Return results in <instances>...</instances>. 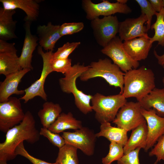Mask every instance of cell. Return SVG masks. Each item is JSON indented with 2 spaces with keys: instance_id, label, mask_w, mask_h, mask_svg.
<instances>
[{
  "instance_id": "cell-5",
  "label": "cell",
  "mask_w": 164,
  "mask_h": 164,
  "mask_svg": "<svg viewBox=\"0 0 164 164\" xmlns=\"http://www.w3.org/2000/svg\"><path fill=\"white\" fill-rule=\"evenodd\" d=\"M91 101L92 110L95 112V118L101 124L113 122L127 100L120 93L108 96L97 93L93 96Z\"/></svg>"
},
{
  "instance_id": "cell-3",
  "label": "cell",
  "mask_w": 164,
  "mask_h": 164,
  "mask_svg": "<svg viewBox=\"0 0 164 164\" xmlns=\"http://www.w3.org/2000/svg\"><path fill=\"white\" fill-rule=\"evenodd\" d=\"M89 65L85 66L79 63L73 66L71 69L64 74L65 77L59 79V83L63 92L68 94L72 93L74 97L75 104L79 110L86 114L93 111L90 101L93 96L86 94L77 87L76 79L87 70Z\"/></svg>"
},
{
  "instance_id": "cell-34",
  "label": "cell",
  "mask_w": 164,
  "mask_h": 164,
  "mask_svg": "<svg viewBox=\"0 0 164 164\" xmlns=\"http://www.w3.org/2000/svg\"><path fill=\"white\" fill-rule=\"evenodd\" d=\"M84 26L82 22L64 23L60 26V34L62 36L71 35L80 32Z\"/></svg>"
},
{
  "instance_id": "cell-21",
  "label": "cell",
  "mask_w": 164,
  "mask_h": 164,
  "mask_svg": "<svg viewBox=\"0 0 164 164\" xmlns=\"http://www.w3.org/2000/svg\"><path fill=\"white\" fill-rule=\"evenodd\" d=\"M15 47L0 52V74L5 76L22 70Z\"/></svg>"
},
{
  "instance_id": "cell-8",
  "label": "cell",
  "mask_w": 164,
  "mask_h": 164,
  "mask_svg": "<svg viewBox=\"0 0 164 164\" xmlns=\"http://www.w3.org/2000/svg\"><path fill=\"white\" fill-rule=\"evenodd\" d=\"M103 54L110 57L113 63L117 65L124 73L133 69H137L139 62L133 60L127 53L123 42L119 36H116L101 50Z\"/></svg>"
},
{
  "instance_id": "cell-42",
  "label": "cell",
  "mask_w": 164,
  "mask_h": 164,
  "mask_svg": "<svg viewBox=\"0 0 164 164\" xmlns=\"http://www.w3.org/2000/svg\"><path fill=\"white\" fill-rule=\"evenodd\" d=\"M163 68V69H164V64L162 66Z\"/></svg>"
},
{
  "instance_id": "cell-32",
  "label": "cell",
  "mask_w": 164,
  "mask_h": 164,
  "mask_svg": "<svg viewBox=\"0 0 164 164\" xmlns=\"http://www.w3.org/2000/svg\"><path fill=\"white\" fill-rule=\"evenodd\" d=\"M135 1L141 8V14L145 15L147 17L146 27L148 31L151 28L152 17L155 15L156 12L153 9L149 0H136Z\"/></svg>"
},
{
  "instance_id": "cell-20",
  "label": "cell",
  "mask_w": 164,
  "mask_h": 164,
  "mask_svg": "<svg viewBox=\"0 0 164 164\" xmlns=\"http://www.w3.org/2000/svg\"><path fill=\"white\" fill-rule=\"evenodd\" d=\"M15 10L0 8V40L7 41L17 38L15 33L17 21L13 19Z\"/></svg>"
},
{
  "instance_id": "cell-2",
  "label": "cell",
  "mask_w": 164,
  "mask_h": 164,
  "mask_svg": "<svg viewBox=\"0 0 164 164\" xmlns=\"http://www.w3.org/2000/svg\"><path fill=\"white\" fill-rule=\"evenodd\" d=\"M155 87L154 74L145 66L125 73L122 95L126 99L134 97L139 102Z\"/></svg>"
},
{
  "instance_id": "cell-16",
  "label": "cell",
  "mask_w": 164,
  "mask_h": 164,
  "mask_svg": "<svg viewBox=\"0 0 164 164\" xmlns=\"http://www.w3.org/2000/svg\"><path fill=\"white\" fill-rule=\"evenodd\" d=\"M31 22L26 21L24 24L25 35L22 53L19 57V64L21 68L32 70V53L38 45V38L32 35L31 31Z\"/></svg>"
},
{
  "instance_id": "cell-7",
  "label": "cell",
  "mask_w": 164,
  "mask_h": 164,
  "mask_svg": "<svg viewBox=\"0 0 164 164\" xmlns=\"http://www.w3.org/2000/svg\"><path fill=\"white\" fill-rule=\"evenodd\" d=\"M20 99L10 97L6 101L0 103V130L6 133L11 128L19 124L25 113Z\"/></svg>"
},
{
  "instance_id": "cell-39",
  "label": "cell",
  "mask_w": 164,
  "mask_h": 164,
  "mask_svg": "<svg viewBox=\"0 0 164 164\" xmlns=\"http://www.w3.org/2000/svg\"><path fill=\"white\" fill-rule=\"evenodd\" d=\"M154 54L158 61V64L162 66L164 64V54L161 55H159L156 51L154 50Z\"/></svg>"
},
{
  "instance_id": "cell-17",
  "label": "cell",
  "mask_w": 164,
  "mask_h": 164,
  "mask_svg": "<svg viewBox=\"0 0 164 164\" xmlns=\"http://www.w3.org/2000/svg\"><path fill=\"white\" fill-rule=\"evenodd\" d=\"M148 36L135 38L124 41L123 46L125 50L134 60L138 61L145 60L148 56L152 46Z\"/></svg>"
},
{
  "instance_id": "cell-40",
  "label": "cell",
  "mask_w": 164,
  "mask_h": 164,
  "mask_svg": "<svg viewBox=\"0 0 164 164\" xmlns=\"http://www.w3.org/2000/svg\"><path fill=\"white\" fill-rule=\"evenodd\" d=\"M117 2L123 4H125L128 2L127 0H117Z\"/></svg>"
},
{
  "instance_id": "cell-10",
  "label": "cell",
  "mask_w": 164,
  "mask_h": 164,
  "mask_svg": "<svg viewBox=\"0 0 164 164\" xmlns=\"http://www.w3.org/2000/svg\"><path fill=\"white\" fill-rule=\"evenodd\" d=\"M82 6L87 19L91 21L101 15L108 16L117 13L128 14L132 12L131 9L126 4L117 2L111 3L106 0L98 3H94L91 0H83Z\"/></svg>"
},
{
  "instance_id": "cell-24",
  "label": "cell",
  "mask_w": 164,
  "mask_h": 164,
  "mask_svg": "<svg viewBox=\"0 0 164 164\" xmlns=\"http://www.w3.org/2000/svg\"><path fill=\"white\" fill-rule=\"evenodd\" d=\"M127 132L124 129L112 126L110 122H105L101 124L100 131L96 135L97 137H104L110 142H114L124 147L128 139Z\"/></svg>"
},
{
  "instance_id": "cell-4",
  "label": "cell",
  "mask_w": 164,
  "mask_h": 164,
  "mask_svg": "<svg viewBox=\"0 0 164 164\" xmlns=\"http://www.w3.org/2000/svg\"><path fill=\"white\" fill-rule=\"evenodd\" d=\"M124 74L117 65L112 63L110 60L105 58L92 62L88 69L80 77L83 81L96 77H102L110 85L119 87L120 93L122 94Z\"/></svg>"
},
{
  "instance_id": "cell-22",
  "label": "cell",
  "mask_w": 164,
  "mask_h": 164,
  "mask_svg": "<svg viewBox=\"0 0 164 164\" xmlns=\"http://www.w3.org/2000/svg\"><path fill=\"white\" fill-rule=\"evenodd\" d=\"M145 110L154 109L157 115L164 117V88H154L151 92L138 102Z\"/></svg>"
},
{
  "instance_id": "cell-1",
  "label": "cell",
  "mask_w": 164,
  "mask_h": 164,
  "mask_svg": "<svg viewBox=\"0 0 164 164\" xmlns=\"http://www.w3.org/2000/svg\"><path fill=\"white\" fill-rule=\"evenodd\" d=\"M40 136L33 116L27 111L22 121L8 130L5 140L0 143V164H7L16 156L15 149L22 142L33 144L39 140Z\"/></svg>"
},
{
  "instance_id": "cell-27",
  "label": "cell",
  "mask_w": 164,
  "mask_h": 164,
  "mask_svg": "<svg viewBox=\"0 0 164 164\" xmlns=\"http://www.w3.org/2000/svg\"><path fill=\"white\" fill-rule=\"evenodd\" d=\"M77 149L73 145L66 144L59 149L56 162L59 164H78Z\"/></svg>"
},
{
  "instance_id": "cell-26",
  "label": "cell",
  "mask_w": 164,
  "mask_h": 164,
  "mask_svg": "<svg viewBox=\"0 0 164 164\" xmlns=\"http://www.w3.org/2000/svg\"><path fill=\"white\" fill-rule=\"evenodd\" d=\"M62 111L59 104L51 101L45 102L43 105V108L38 112L43 127L48 128L59 116Z\"/></svg>"
},
{
  "instance_id": "cell-6",
  "label": "cell",
  "mask_w": 164,
  "mask_h": 164,
  "mask_svg": "<svg viewBox=\"0 0 164 164\" xmlns=\"http://www.w3.org/2000/svg\"><path fill=\"white\" fill-rule=\"evenodd\" d=\"M53 51H49L44 52L40 46H38V53L41 56L43 59V69L39 78L24 90V94L19 98L20 100H23L24 103H27L36 96L40 97L46 101H47V95L45 91L44 87L47 77L53 72L51 64L53 53Z\"/></svg>"
},
{
  "instance_id": "cell-37",
  "label": "cell",
  "mask_w": 164,
  "mask_h": 164,
  "mask_svg": "<svg viewBox=\"0 0 164 164\" xmlns=\"http://www.w3.org/2000/svg\"><path fill=\"white\" fill-rule=\"evenodd\" d=\"M140 148H138L124 154L118 161V164H140L138 155Z\"/></svg>"
},
{
  "instance_id": "cell-29",
  "label": "cell",
  "mask_w": 164,
  "mask_h": 164,
  "mask_svg": "<svg viewBox=\"0 0 164 164\" xmlns=\"http://www.w3.org/2000/svg\"><path fill=\"white\" fill-rule=\"evenodd\" d=\"M123 147L119 144L111 142L108 154L102 159V164H111L113 162L119 160L124 154Z\"/></svg>"
},
{
  "instance_id": "cell-18",
  "label": "cell",
  "mask_w": 164,
  "mask_h": 164,
  "mask_svg": "<svg viewBox=\"0 0 164 164\" xmlns=\"http://www.w3.org/2000/svg\"><path fill=\"white\" fill-rule=\"evenodd\" d=\"M40 0H0L6 10L21 9L26 15L25 21L32 22L37 20L39 14Z\"/></svg>"
},
{
  "instance_id": "cell-23",
  "label": "cell",
  "mask_w": 164,
  "mask_h": 164,
  "mask_svg": "<svg viewBox=\"0 0 164 164\" xmlns=\"http://www.w3.org/2000/svg\"><path fill=\"white\" fill-rule=\"evenodd\" d=\"M132 131L130 137L123 147L124 154L138 148L144 150L146 147L148 128L145 120Z\"/></svg>"
},
{
  "instance_id": "cell-11",
  "label": "cell",
  "mask_w": 164,
  "mask_h": 164,
  "mask_svg": "<svg viewBox=\"0 0 164 164\" xmlns=\"http://www.w3.org/2000/svg\"><path fill=\"white\" fill-rule=\"evenodd\" d=\"M62 136L66 144L80 149L87 155L90 156L94 154L97 137L92 130L83 126L74 132L64 131Z\"/></svg>"
},
{
  "instance_id": "cell-38",
  "label": "cell",
  "mask_w": 164,
  "mask_h": 164,
  "mask_svg": "<svg viewBox=\"0 0 164 164\" xmlns=\"http://www.w3.org/2000/svg\"><path fill=\"white\" fill-rule=\"evenodd\" d=\"M149 1L156 12H159L164 8L163 0H149Z\"/></svg>"
},
{
  "instance_id": "cell-13",
  "label": "cell",
  "mask_w": 164,
  "mask_h": 164,
  "mask_svg": "<svg viewBox=\"0 0 164 164\" xmlns=\"http://www.w3.org/2000/svg\"><path fill=\"white\" fill-rule=\"evenodd\" d=\"M147 21L146 16L141 14L136 18H129L119 22V37L122 41L135 38L148 36V30L144 25Z\"/></svg>"
},
{
  "instance_id": "cell-36",
  "label": "cell",
  "mask_w": 164,
  "mask_h": 164,
  "mask_svg": "<svg viewBox=\"0 0 164 164\" xmlns=\"http://www.w3.org/2000/svg\"><path fill=\"white\" fill-rule=\"evenodd\" d=\"M157 142L149 152L150 156L155 155L156 160L154 164H157L161 160L164 161V134L159 138Z\"/></svg>"
},
{
  "instance_id": "cell-31",
  "label": "cell",
  "mask_w": 164,
  "mask_h": 164,
  "mask_svg": "<svg viewBox=\"0 0 164 164\" xmlns=\"http://www.w3.org/2000/svg\"><path fill=\"white\" fill-rule=\"evenodd\" d=\"M39 133L41 136L46 138L51 143L59 149L66 144L65 140L62 136L52 132L48 128L43 127L40 129Z\"/></svg>"
},
{
  "instance_id": "cell-14",
  "label": "cell",
  "mask_w": 164,
  "mask_h": 164,
  "mask_svg": "<svg viewBox=\"0 0 164 164\" xmlns=\"http://www.w3.org/2000/svg\"><path fill=\"white\" fill-rule=\"evenodd\" d=\"M141 113L146 122L148 135L146 147L147 152L153 146L159 138L164 134V117L157 114L155 110H147L141 107Z\"/></svg>"
},
{
  "instance_id": "cell-35",
  "label": "cell",
  "mask_w": 164,
  "mask_h": 164,
  "mask_svg": "<svg viewBox=\"0 0 164 164\" xmlns=\"http://www.w3.org/2000/svg\"><path fill=\"white\" fill-rule=\"evenodd\" d=\"M15 153L16 156L19 155L26 158L32 164H59L56 162L54 163H49L32 156L25 149L23 142H22L17 147Z\"/></svg>"
},
{
  "instance_id": "cell-19",
  "label": "cell",
  "mask_w": 164,
  "mask_h": 164,
  "mask_svg": "<svg viewBox=\"0 0 164 164\" xmlns=\"http://www.w3.org/2000/svg\"><path fill=\"white\" fill-rule=\"evenodd\" d=\"M59 25H54L51 22L46 25H39L37 29L39 46L47 51H53L56 43L62 36Z\"/></svg>"
},
{
  "instance_id": "cell-33",
  "label": "cell",
  "mask_w": 164,
  "mask_h": 164,
  "mask_svg": "<svg viewBox=\"0 0 164 164\" xmlns=\"http://www.w3.org/2000/svg\"><path fill=\"white\" fill-rule=\"evenodd\" d=\"M71 60L67 58L63 59H53L51 64L53 71L60 72L65 74L71 68Z\"/></svg>"
},
{
  "instance_id": "cell-9",
  "label": "cell",
  "mask_w": 164,
  "mask_h": 164,
  "mask_svg": "<svg viewBox=\"0 0 164 164\" xmlns=\"http://www.w3.org/2000/svg\"><path fill=\"white\" fill-rule=\"evenodd\" d=\"M119 23L117 17L112 15L91 21V26L97 43L103 48L106 46L116 36Z\"/></svg>"
},
{
  "instance_id": "cell-41",
  "label": "cell",
  "mask_w": 164,
  "mask_h": 164,
  "mask_svg": "<svg viewBox=\"0 0 164 164\" xmlns=\"http://www.w3.org/2000/svg\"><path fill=\"white\" fill-rule=\"evenodd\" d=\"M162 82L163 86H164V77H163L162 79Z\"/></svg>"
},
{
  "instance_id": "cell-30",
  "label": "cell",
  "mask_w": 164,
  "mask_h": 164,
  "mask_svg": "<svg viewBox=\"0 0 164 164\" xmlns=\"http://www.w3.org/2000/svg\"><path fill=\"white\" fill-rule=\"evenodd\" d=\"M80 42H67L57 51L53 53L52 58L63 59L68 58L69 56L80 44Z\"/></svg>"
},
{
  "instance_id": "cell-25",
  "label": "cell",
  "mask_w": 164,
  "mask_h": 164,
  "mask_svg": "<svg viewBox=\"0 0 164 164\" xmlns=\"http://www.w3.org/2000/svg\"><path fill=\"white\" fill-rule=\"evenodd\" d=\"M83 127L81 121L74 118L71 112L60 114L55 122L48 128L52 132L59 133L67 129L76 130Z\"/></svg>"
},
{
  "instance_id": "cell-28",
  "label": "cell",
  "mask_w": 164,
  "mask_h": 164,
  "mask_svg": "<svg viewBox=\"0 0 164 164\" xmlns=\"http://www.w3.org/2000/svg\"><path fill=\"white\" fill-rule=\"evenodd\" d=\"M156 19L155 22L151 26V29H154L155 33L150 39L151 42H158V45L164 46V8L159 12L155 14Z\"/></svg>"
},
{
  "instance_id": "cell-43",
  "label": "cell",
  "mask_w": 164,
  "mask_h": 164,
  "mask_svg": "<svg viewBox=\"0 0 164 164\" xmlns=\"http://www.w3.org/2000/svg\"><path fill=\"white\" fill-rule=\"evenodd\" d=\"M163 7L164 8V0H163Z\"/></svg>"
},
{
  "instance_id": "cell-15",
  "label": "cell",
  "mask_w": 164,
  "mask_h": 164,
  "mask_svg": "<svg viewBox=\"0 0 164 164\" xmlns=\"http://www.w3.org/2000/svg\"><path fill=\"white\" fill-rule=\"evenodd\" d=\"M31 70L23 69L5 76V78L0 85V102L7 101L12 94H24V90H19L18 87L22 78Z\"/></svg>"
},
{
  "instance_id": "cell-12",
  "label": "cell",
  "mask_w": 164,
  "mask_h": 164,
  "mask_svg": "<svg viewBox=\"0 0 164 164\" xmlns=\"http://www.w3.org/2000/svg\"><path fill=\"white\" fill-rule=\"evenodd\" d=\"M141 107L138 101H127L120 109L112 122L127 132L132 130L145 120Z\"/></svg>"
}]
</instances>
